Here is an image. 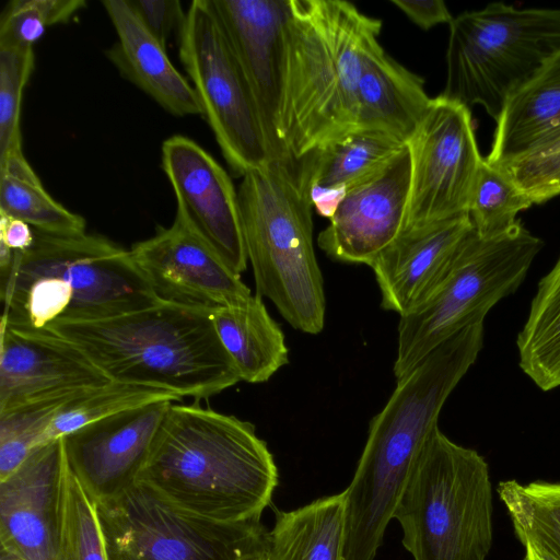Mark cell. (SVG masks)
<instances>
[{"mask_svg": "<svg viewBox=\"0 0 560 560\" xmlns=\"http://www.w3.org/2000/svg\"><path fill=\"white\" fill-rule=\"evenodd\" d=\"M483 323L458 331L397 380L371 420L354 475L343 490L342 560H374L413 466L451 393L477 360Z\"/></svg>", "mask_w": 560, "mask_h": 560, "instance_id": "obj_1", "label": "cell"}, {"mask_svg": "<svg viewBox=\"0 0 560 560\" xmlns=\"http://www.w3.org/2000/svg\"><path fill=\"white\" fill-rule=\"evenodd\" d=\"M273 455L253 423L172 402L137 482L202 520L260 522L278 486Z\"/></svg>", "mask_w": 560, "mask_h": 560, "instance_id": "obj_2", "label": "cell"}, {"mask_svg": "<svg viewBox=\"0 0 560 560\" xmlns=\"http://www.w3.org/2000/svg\"><path fill=\"white\" fill-rule=\"evenodd\" d=\"M381 31L348 1L288 0L277 114L288 161L355 130L363 63Z\"/></svg>", "mask_w": 560, "mask_h": 560, "instance_id": "obj_3", "label": "cell"}, {"mask_svg": "<svg viewBox=\"0 0 560 560\" xmlns=\"http://www.w3.org/2000/svg\"><path fill=\"white\" fill-rule=\"evenodd\" d=\"M211 310L160 300L135 312L57 322L44 329L82 350L110 381L198 401L241 381L217 335Z\"/></svg>", "mask_w": 560, "mask_h": 560, "instance_id": "obj_4", "label": "cell"}, {"mask_svg": "<svg viewBox=\"0 0 560 560\" xmlns=\"http://www.w3.org/2000/svg\"><path fill=\"white\" fill-rule=\"evenodd\" d=\"M1 300V322L31 329L108 318L160 301L130 250L97 234L36 230L33 244L14 252Z\"/></svg>", "mask_w": 560, "mask_h": 560, "instance_id": "obj_5", "label": "cell"}, {"mask_svg": "<svg viewBox=\"0 0 560 560\" xmlns=\"http://www.w3.org/2000/svg\"><path fill=\"white\" fill-rule=\"evenodd\" d=\"M237 194L256 294L270 300L293 328L319 334L326 299L313 245V207L298 185L294 163L272 160L248 171Z\"/></svg>", "mask_w": 560, "mask_h": 560, "instance_id": "obj_6", "label": "cell"}, {"mask_svg": "<svg viewBox=\"0 0 560 560\" xmlns=\"http://www.w3.org/2000/svg\"><path fill=\"white\" fill-rule=\"evenodd\" d=\"M489 466L436 427L394 512L413 560H486L492 546Z\"/></svg>", "mask_w": 560, "mask_h": 560, "instance_id": "obj_7", "label": "cell"}, {"mask_svg": "<svg viewBox=\"0 0 560 560\" xmlns=\"http://www.w3.org/2000/svg\"><path fill=\"white\" fill-rule=\"evenodd\" d=\"M542 247L521 220L492 237L472 228L429 291L399 316L395 377L458 331L483 323L498 302L518 289Z\"/></svg>", "mask_w": 560, "mask_h": 560, "instance_id": "obj_8", "label": "cell"}, {"mask_svg": "<svg viewBox=\"0 0 560 560\" xmlns=\"http://www.w3.org/2000/svg\"><path fill=\"white\" fill-rule=\"evenodd\" d=\"M560 50V9L501 2L453 19L441 95L495 121L509 98Z\"/></svg>", "mask_w": 560, "mask_h": 560, "instance_id": "obj_9", "label": "cell"}, {"mask_svg": "<svg viewBox=\"0 0 560 560\" xmlns=\"http://www.w3.org/2000/svg\"><path fill=\"white\" fill-rule=\"evenodd\" d=\"M180 62L229 168L243 177L272 161L259 114L212 0H194L178 36Z\"/></svg>", "mask_w": 560, "mask_h": 560, "instance_id": "obj_10", "label": "cell"}, {"mask_svg": "<svg viewBox=\"0 0 560 560\" xmlns=\"http://www.w3.org/2000/svg\"><path fill=\"white\" fill-rule=\"evenodd\" d=\"M95 504L109 560H236L266 534L184 513L139 483Z\"/></svg>", "mask_w": 560, "mask_h": 560, "instance_id": "obj_11", "label": "cell"}, {"mask_svg": "<svg viewBox=\"0 0 560 560\" xmlns=\"http://www.w3.org/2000/svg\"><path fill=\"white\" fill-rule=\"evenodd\" d=\"M406 143L411 182L402 232L468 214L483 161L470 109L440 94Z\"/></svg>", "mask_w": 560, "mask_h": 560, "instance_id": "obj_12", "label": "cell"}, {"mask_svg": "<svg viewBox=\"0 0 560 560\" xmlns=\"http://www.w3.org/2000/svg\"><path fill=\"white\" fill-rule=\"evenodd\" d=\"M161 151V165L176 198V217L241 276L248 259L238 194L230 175L188 137L167 138Z\"/></svg>", "mask_w": 560, "mask_h": 560, "instance_id": "obj_13", "label": "cell"}, {"mask_svg": "<svg viewBox=\"0 0 560 560\" xmlns=\"http://www.w3.org/2000/svg\"><path fill=\"white\" fill-rule=\"evenodd\" d=\"M112 382L65 338L46 329L0 324V415L71 397Z\"/></svg>", "mask_w": 560, "mask_h": 560, "instance_id": "obj_14", "label": "cell"}, {"mask_svg": "<svg viewBox=\"0 0 560 560\" xmlns=\"http://www.w3.org/2000/svg\"><path fill=\"white\" fill-rule=\"evenodd\" d=\"M129 250L161 301L213 308L252 295L240 275L176 215Z\"/></svg>", "mask_w": 560, "mask_h": 560, "instance_id": "obj_15", "label": "cell"}, {"mask_svg": "<svg viewBox=\"0 0 560 560\" xmlns=\"http://www.w3.org/2000/svg\"><path fill=\"white\" fill-rule=\"evenodd\" d=\"M410 182L406 143L386 165L346 194L317 236L319 248L332 260L370 266L404 230Z\"/></svg>", "mask_w": 560, "mask_h": 560, "instance_id": "obj_16", "label": "cell"}, {"mask_svg": "<svg viewBox=\"0 0 560 560\" xmlns=\"http://www.w3.org/2000/svg\"><path fill=\"white\" fill-rule=\"evenodd\" d=\"M172 402L129 409L62 436L67 462L95 503L137 482Z\"/></svg>", "mask_w": 560, "mask_h": 560, "instance_id": "obj_17", "label": "cell"}, {"mask_svg": "<svg viewBox=\"0 0 560 560\" xmlns=\"http://www.w3.org/2000/svg\"><path fill=\"white\" fill-rule=\"evenodd\" d=\"M65 451L62 438L36 448L0 480L1 550L18 560H54L58 546Z\"/></svg>", "mask_w": 560, "mask_h": 560, "instance_id": "obj_18", "label": "cell"}, {"mask_svg": "<svg viewBox=\"0 0 560 560\" xmlns=\"http://www.w3.org/2000/svg\"><path fill=\"white\" fill-rule=\"evenodd\" d=\"M253 94L271 160L285 159L277 136L288 0H212Z\"/></svg>", "mask_w": 560, "mask_h": 560, "instance_id": "obj_19", "label": "cell"}, {"mask_svg": "<svg viewBox=\"0 0 560 560\" xmlns=\"http://www.w3.org/2000/svg\"><path fill=\"white\" fill-rule=\"evenodd\" d=\"M472 228L469 214H464L401 232L369 266L382 308L399 316L408 312L442 275Z\"/></svg>", "mask_w": 560, "mask_h": 560, "instance_id": "obj_20", "label": "cell"}, {"mask_svg": "<svg viewBox=\"0 0 560 560\" xmlns=\"http://www.w3.org/2000/svg\"><path fill=\"white\" fill-rule=\"evenodd\" d=\"M406 142L385 132L355 129L323 143L294 163L301 191L331 219L346 194L384 165Z\"/></svg>", "mask_w": 560, "mask_h": 560, "instance_id": "obj_21", "label": "cell"}, {"mask_svg": "<svg viewBox=\"0 0 560 560\" xmlns=\"http://www.w3.org/2000/svg\"><path fill=\"white\" fill-rule=\"evenodd\" d=\"M102 4L117 34L105 55L121 77L173 116H201L191 83L173 66L166 48L144 27L128 0Z\"/></svg>", "mask_w": 560, "mask_h": 560, "instance_id": "obj_22", "label": "cell"}, {"mask_svg": "<svg viewBox=\"0 0 560 560\" xmlns=\"http://www.w3.org/2000/svg\"><path fill=\"white\" fill-rule=\"evenodd\" d=\"M431 101L424 80L396 61L378 44L363 63L355 129L382 131L407 142Z\"/></svg>", "mask_w": 560, "mask_h": 560, "instance_id": "obj_23", "label": "cell"}, {"mask_svg": "<svg viewBox=\"0 0 560 560\" xmlns=\"http://www.w3.org/2000/svg\"><path fill=\"white\" fill-rule=\"evenodd\" d=\"M560 136V50L506 102L486 161L499 166Z\"/></svg>", "mask_w": 560, "mask_h": 560, "instance_id": "obj_24", "label": "cell"}, {"mask_svg": "<svg viewBox=\"0 0 560 560\" xmlns=\"http://www.w3.org/2000/svg\"><path fill=\"white\" fill-rule=\"evenodd\" d=\"M211 319L241 381L267 382L289 362V349L280 326L267 311L261 296L211 310Z\"/></svg>", "mask_w": 560, "mask_h": 560, "instance_id": "obj_25", "label": "cell"}, {"mask_svg": "<svg viewBox=\"0 0 560 560\" xmlns=\"http://www.w3.org/2000/svg\"><path fill=\"white\" fill-rule=\"evenodd\" d=\"M346 532L343 491L291 511H279L265 534L268 560H342Z\"/></svg>", "mask_w": 560, "mask_h": 560, "instance_id": "obj_26", "label": "cell"}, {"mask_svg": "<svg viewBox=\"0 0 560 560\" xmlns=\"http://www.w3.org/2000/svg\"><path fill=\"white\" fill-rule=\"evenodd\" d=\"M0 212L51 235L86 233L85 219L55 200L19 147L0 158Z\"/></svg>", "mask_w": 560, "mask_h": 560, "instance_id": "obj_27", "label": "cell"}, {"mask_svg": "<svg viewBox=\"0 0 560 560\" xmlns=\"http://www.w3.org/2000/svg\"><path fill=\"white\" fill-rule=\"evenodd\" d=\"M516 347L520 368L540 389L560 387V256L538 282Z\"/></svg>", "mask_w": 560, "mask_h": 560, "instance_id": "obj_28", "label": "cell"}, {"mask_svg": "<svg viewBox=\"0 0 560 560\" xmlns=\"http://www.w3.org/2000/svg\"><path fill=\"white\" fill-rule=\"evenodd\" d=\"M497 492L521 544L541 546L560 558V482L511 479L501 481Z\"/></svg>", "mask_w": 560, "mask_h": 560, "instance_id": "obj_29", "label": "cell"}, {"mask_svg": "<svg viewBox=\"0 0 560 560\" xmlns=\"http://www.w3.org/2000/svg\"><path fill=\"white\" fill-rule=\"evenodd\" d=\"M162 400L179 401L182 398L167 390L112 381L63 404L46 431L45 443L113 415Z\"/></svg>", "mask_w": 560, "mask_h": 560, "instance_id": "obj_30", "label": "cell"}, {"mask_svg": "<svg viewBox=\"0 0 560 560\" xmlns=\"http://www.w3.org/2000/svg\"><path fill=\"white\" fill-rule=\"evenodd\" d=\"M54 560H109L96 504L71 470L66 455L60 529Z\"/></svg>", "mask_w": 560, "mask_h": 560, "instance_id": "obj_31", "label": "cell"}, {"mask_svg": "<svg viewBox=\"0 0 560 560\" xmlns=\"http://www.w3.org/2000/svg\"><path fill=\"white\" fill-rule=\"evenodd\" d=\"M533 201L499 167L483 159L471 189L468 214L482 237L505 233L518 221L517 214Z\"/></svg>", "mask_w": 560, "mask_h": 560, "instance_id": "obj_32", "label": "cell"}, {"mask_svg": "<svg viewBox=\"0 0 560 560\" xmlns=\"http://www.w3.org/2000/svg\"><path fill=\"white\" fill-rule=\"evenodd\" d=\"M75 396L32 404L0 415V480L46 444L45 434L55 415Z\"/></svg>", "mask_w": 560, "mask_h": 560, "instance_id": "obj_33", "label": "cell"}, {"mask_svg": "<svg viewBox=\"0 0 560 560\" xmlns=\"http://www.w3.org/2000/svg\"><path fill=\"white\" fill-rule=\"evenodd\" d=\"M83 0H11L0 15V49L33 48L47 27L67 23Z\"/></svg>", "mask_w": 560, "mask_h": 560, "instance_id": "obj_34", "label": "cell"}, {"mask_svg": "<svg viewBox=\"0 0 560 560\" xmlns=\"http://www.w3.org/2000/svg\"><path fill=\"white\" fill-rule=\"evenodd\" d=\"M34 65L33 48L0 49V158L22 147L21 104Z\"/></svg>", "mask_w": 560, "mask_h": 560, "instance_id": "obj_35", "label": "cell"}, {"mask_svg": "<svg viewBox=\"0 0 560 560\" xmlns=\"http://www.w3.org/2000/svg\"><path fill=\"white\" fill-rule=\"evenodd\" d=\"M533 201L560 195V136L529 153L499 166Z\"/></svg>", "mask_w": 560, "mask_h": 560, "instance_id": "obj_36", "label": "cell"}, {"mask_svg": "<svg viewBox=\"0 0 560 560\" xmlns=\"http://www.w3.org/2000/svg\"><path fill=\"white\" fill-rule=\"evenodd\" d=\"M130 7L150 34L164 47L173 35L177 38L186 12L178 0H128Z\"/></svg>", "mask_w": 560, "mask_h": 560, "instance_id": "obj_37", "label": "cell"}, {"mask_svg": "<svg viewBox=\"0 0 560 560\" xmlns=\"http://www.w3.org/2000/svg\"><path fill=\"white\" fill-rule=\"evenodd\" d=\"M406 16L422 30L451 24L453 16L442 0H390Z\"/></svg>", "mask_w": 560, "mask_h": 560, "instance_id": "obj_38", "label": "cell"}, {"mask_svg": "<svg viewBox=\"0 0 560 560\" xmlns=\"http://www.w3.org/2000/svg\"><path fill=\"white\" fill-rule=\"evenodd\" d=\"M0 241L13 252H24L33 244L34 230L26 222L0 212Z\"/></svg>", "mask_w": 560, "mask_h": 560, "instance_id": "obj_39", "label": "cell"}, {"mask_svg": "<svg viewBox=\"0 0 560 560\" xmlns=\"http://www.w3.org/2000/svg\"><path fill=\"white\" fill-rule=\"evenodd\" d=\"M524 548V560H560L558 556L541 546L526 544Z\"/></svg>", "mask_w": 560, "mask_h": 560, "instance_id": "obj_40", "label": "cell"}, {"mask_svg": "<svg viewBox=\"0 0 560 560\" xmlns=\"http://www.w3.org/2000/svg\"><path fill=\"white\" fill-rule=\"evenodd\" d=\"M264 540L265 536L260 542H258L256 546L244 552L236 560H268L265 551Z\"/></svg>", "mask_w": 560, "mask_h": 560, "instance_id": "obj_41", "label": "cell"}]
</instances>
